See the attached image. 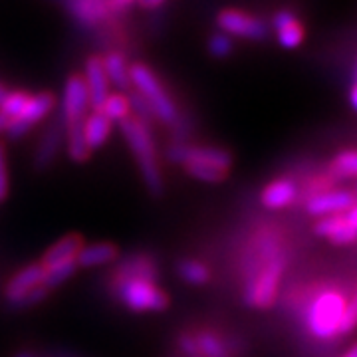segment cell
Wrapping results in <instances>:
<instances>
[{"label":"cell","instance_id":"cell-1","mask_svg":"<svg viewBox=\"0 0 357 357\" xmlns=\"http://www.w3.org/2000/svg\"><path fill=\"white\" fill-rule=\"evenodd\" d=\"M294 312H300L306 332L318 342H332L342 332L347 296L335 286H302L284 296Z\"/></svg>","mask_w":357,"mask_h":357},{"label":"cell","instance_id":"cell-2","mask_svg":"<svg viewBox=\"0 0 357 357\" xmlns=\"http://www.w3.org/2000/svg\"><path fill=\"white\" fill-rule=\"evenodd\" d=\"M119 129H121V135L128 141L147 191L155 197H159L165 189V183H163V175H161L153 129L147 128L145 123H141L139 119H135L131 115L128 119L119 121Z\"/></svg>","mask_w":357,"mask_h":357},{"label":"cell","instance_id":"cell-3","mask_svg":"<svg viewBox=\"0 0 357 357\" xmlns=\"http://www.w3.org/2000/svg\"><path fill=\"white\" fill-rule=\"evenodd\" d=\"M286 234L284 230L274 225H260L256 227L252 236L246 241L243 255L238 260V270L244 284L255 278L256 274L272 262L274 258L286 255Z\"/></svg>","mask_w":357,"mask_h":357},{"label":"cell","instance_id":"cell-4","mask_svg":"<svg viewBox=\"0 0 357 357\" xmlns=\"http://www.w3.org/2000/svg\"><path fill=\"white\" fill-rule=\"evenodd\" d=\"M129 82L135 88V91L141 93L151 105L157 121H161L167 128H173L177 123L178 115H181L177 103L173 102L165 86L161 84L159 77L155 76V72L149 66L141 64V62L129 66Z\"/></svg>","mask_w":357,"mask_h":357},{"label":"cell","instance_id":"cell-5","mask_svg":"<svg viewBox=\"0 0 357 357\" xmlns=\"http://www.w3.org/2000/svg\"><path fill=\"white\" fill-rule=\"evenodd\" d=\"M286 268H288V252L268 262L255 278H250L244 284V304L255 310H268L274 306L280 294V284L286 274Z\"/></svg>","mask_w":357,"mask_h":357},{"label":"cell","instance_id":"cell-6","mask_svg":"<svg viewBox=\"0 0 357 357\" xmlns=\"http://www.w3.org/2000/svg\"><path fill=\"white\" fill-rule=\"evenodd\" d=\"M114 298L135 314L143 312H165L171 300L165 290L157 286V282L128 280L109 286Z\"/></svg>","mask_w":357,"mask_h":357},{"label":"cell","instance_id":"cell-7","mask_svg":"<svg viewBox=\"0 0 357 357\" xmlns=\"http://www.w3.org/2000/svg\"><path fill=\"white\" fill-rule=\"evenodd\" d=\"M167 159L175 165H185V163H199V165L213 167L218 171L230 173L232 169V155L227 149L220 147H211V145H191L187 143H178L171 141L167 147Z\"/></svg>","mask_w":357,"mask_h":357},{"label":"cell","instance_id":"cell-8","mask_svg":"<svg viewBox=\"0 0 357 357\" xmlns=\"http://www.w3.org/2000/svg\"><path fill=\"white\" fill-rule=\"evenodd\" d=\"M217 26L220 32L229 34L230 38L255 40V42H264L270 38V24L262 20L260 16L236 8H227L217 14Z\"/></svg>","mask_w":357,"mask_h":357},{"label":"cell","instance_id":"cell-9","mask_svg":"<svg viewBox=\"0 0 357 357\" xmlns=\"http://www.w3.org/2000/svg\"><path fill=\"white\" fill-rule=\"evenodd\" d=\"M54 107H56V98L50 91H40V93L30 96L24 109L8 123V129H6L8 139H22L32 131L34 126H38L40 121H44L46 117L54 114Z\"/></svg>","mask_w":357,"mask_h":357},{"label":"cell","instance_id":"cell-10","mask_svg":"<svg viewBox=\"0 0 357 357\" xmlns=\"http://www.w3.org/2000/svg\"><path fill=\"white\" fill-rule=\"evenodd\" d=\"M66 143V126L64 119L60 117V114H56L50 119V123L46 126L42 137H40L36 151L32 155V167L36 173H44L48 171L56 159L60 157Z\"/></svg>","mask_w":357,"mask_h":357},{"label":"cell","instance_id":"cell-11","mask_svg":"<svg viewBox=\"0 0 357 357\" xmlns=\"http://www.w3.org/2000/svg\"><path fill=\"white\" fill-rule=\"evenodd\" d=\"M159 260L149 252H133V255L121 258L112 270L109 276V286L128 280H159Z\"/></svg>","mask_w":357,"mask_h":357},{"label":"cell","instance_id":"cell-12","mask_svg":"<svg viewBox=\"0 0 357 357\" xmlns=\"http://www.w3.org/2000/svg\"><path fill=\"white\" fill-rule=\"evenodd\" d=\"M60 117L64 119V126L79 123L86 119L89 114V98L84 77L79 74H72L66 79L64 93H62V107H60Z\"/></svg>","mask_w":357,"mask_h":357},{"label":"cell","instance_id":"cell-13","mask_svg":"<svg viewBox=\"0 0 357 357\" xmlns=\"http://www.w3.org/2000/svg\"><path fill=\"white\" fill-rule=\"evenodd\" d=\"M44 272H46V270H44V266H42L40 262H32V264H28V266L20 268L13 278L6 282V286H4V290H2L4 302L16 310V306L22 302V298H26L34 288L42 286V282H44Z\"/></svg>","mask_w":357,"mask_h":357},{"label":"cell","instance_id":"cell-14","mask_svg":"<svg viewBox=\"0 0 357 357\" xmlns=\"http://www.w3.org/2000/svg\"><path fill=\"white\" fill-rule=\"evenodd\" d=\"M52 2H58L68 16L77 26L84 28H98L112 16L107 0H52Z\"/></svg>","mask_w":357,"mask_h":357},{"label":"cell","instance_id":"cell-15","mask_svg":"<svg viewBox=\"0 0 357 357\" xmlns=\"http://www.w3.org/2000/svg\"><path fill=\"white\" fill-rule=\"evenodd\" d=\"M356 204V199L349 189H340L335 187L332 191L319 192L304 203L307 215L318 218L335 217V215H345L351 206Z\"/></svg>","mask_w":357,"mask_h":357},{"label":"cell","instance_id":"cell-16","mask_svg":"<svg viewBox=\"0 0 357 357\" xmlns=\"http://www.w3.org/2000/svg\"><path fill=\"white\" fill-rule=\"evenodd\" d=\"M195 344L199 347L203 357H238L241 351L236 349L238 342L230 335L225 333H217L215 330L208 328H201L191 332Z\"/></svg>","mask_w":357,"mask_h":357},{"label":"cell","instance_id":"cell-17","mask_svg":"<svg viewBox=\"0 0 357 357\" xmlns=\"http://www.w3.org/2000/svg\"><path fill=\"white\" fill-rule=\"evenodd\" d=\"M84 84L88 89L89 107L93 112H98L102 107V103L105 102V98L112 93L109 91V82L105 76V70L102 64V56H89L86 60V68H84Z\"/></svg>","mask_w":357,"mask_h":357},{"label":"cell","instance_id":"cell-18","mask_svg":"<svg viewBox=\"0 0 357 357\" xmlns=\"http://www.w3.org/2000/svg\"><path fill=\"white\" fill-rule=\"evenodd\" d=\"M260 203L268 211H280L298 203V183L290 177L270 181L260 191Z\"/></svg>","mask_w":357,"mask_h":357},{"label":"cell","instance_id":"cell-19","mask_svg":"<svg viewBox=\"0 0 357 357\" xmlns=\"http://www.w3.org/2000/svg\"><path fill=\"white\" fill-rule=\"evenodd\" d=\"M314 232L337 246H349L357 243V232L351 229V225L347 222L344 215L319 218L314 227Z\"/></svg>","mask_w":357,"mask_h":357},{"label":"cell","instance_id":"cell-20","mask_svg":"<svg viewBox=\"0 0 357 357\" xmlns=\"http://www.w3.org/2000/svg\"><path fill=\"white\" fill-rule=\"evenodd\" d=\"M82 246H84V236L82 234H66L64 238H60L58 243H54L42 255V260H40V264L44 268L54 266V264H62V262H72V260H76L77 252L82 250Z\"/></svg>","mask_w":357,"mask_h":357},{"label":"cell","instance_id":"cell-21","mask_svg":"<svg viewBox=\"0 0 357 357\" xmlns=\"http://www.w3.org/2000/svg\"><path fill=\"white\" fill-rule=\"evenodd\" d=\"M82 129H84V139L88 143L89 151L93 153L96 149L103 147L105 141L109 139L114 123L100 112H89L84 119V123H82Z\"/></svg>","mask_w":357,"mask_h":357},{"label":"cell","instance_id":"cell-22","mask_svg":"<svg viewBox=\"0 0 357 357\" xmlns=\"http://www.w3.org/2000/svg\"><path fill=\"white\" fill-rule=\"evenodd\" d=\"M119 258V248L112 243L84 244L76 256L77 268H98L115 262Z\"/></svg>","mask_w":357,"mask_h":357},{"label":"cell","instance_id":"cell-23","mask_svg":"<svg viewBox=\"0 0 357 357\" xmlns=\"http://www.w3.org/2000/svg\"><path fill=\"white\" fill-rule=\"evenodd\" d=\"M103 70L109 86H114L117 89H129L131 82H129V62L126 58V54L119 50H109L102 56Z\"/></svg>","mask_w":357,"mask_h":357},{"label":"cell","instance_id":"cell-24","mask_svg":"<svg viewBox=\"0 0 357 357\" xmlns=\"http://www.w3.org/2000/svg\"><path fill=\"white\" fill-rule=\"evenodd\" d=\"M335 187H337V181L333 175L328 173V169L319 171V173H312L298 185V201L306 203L312 197H316L319 192L332 191Z\"/></svg>","mask_w":357,"mask_h":357},{"label":"cell","instance_id":"cell-25","mask_svg":"<svg viewBox=\"0 0 357 357\" xmlns=\"http://www.w3.org/2000/svg\"><path fill=\"white\" fill-rule=\"evenodd\" d=\"M82 123H72V126H66V153L70 157V161L74 163H88L91 151H89L88 143L84 139V129Z\"/></svg>","mask_w":357,"mask_h":357},{"label":"cell","instance_id":"cell-26","mask_svg":"<svg viewBox=\"0 0 357 357\" xmlns=\"http://www.w3.org/2000/svg\"><path fill=\"white\" fill-rule=\"evenodd\" d=\"M177 274L178 278L191 286H206L213 280V272L201 260L195 258H183L177 262Z\"/></svg>","mask_w":357,"mask_h":357},{"label":"cell","instance_id":"cell-27","mask_svg":"<svg viewBox=\"0 0 357 357\" xmlns=\"http://www.w3.org/2000/svg\"><path fill=\"white\" fill-rule=\"evenodd\" d=\"M328 173L335 177V181L357 178V149H345L337 153L328 165Z\"/></svg>","mask_w":357,"mask_h":357},{"label":"cell","instance_id":"cell-28","mask_svg":"<svg viewBox=\"0 0 357 357\" xmlns=\"http://www.w3.org/2000/svg\"><path fill=\"white\" fill-rule=\"evenodd\" d=\"M100 114L105 115L112 123L114 121H123V119H128L129 115H131V107H129V98L126 93H121V91H115V93H109L107 98H105V102L102 103V107L98 109Z\"/></svg>","mask_w":357,"mask_h":357},{"label":"cell","instance_id":"cell-29","mask_svg":"<svg viewBox=\"0 0 357 357\" xmlns=\"http://www.w3.org/2000/svg\"><path fill=\"white\" fill-rule=\"evenodd\" d=\"M44 282L42 286H46L48 290H54V288H60L64 282H68L74 274L77 272V264L76 260L72 262H62V264H54V266L44 268Z\"/></svg>","mask_w":357,"mask_h":357},{"label":"cell","instance_id":"cell-30","mask_svg":"<svg viewBox=\"0 0 357 357\" xmlns=\"http://www.w3.org/2000/svg\"><path fill=\"white\" fill-rule=\"evenodd\" d=\"M274 32H276L278 44H280L282 48H286V50H296V48H300L304 38H306V28L300 22V18L290 22V24L282 26V28L274 30Z\"/></svg>","mask_w":357,"mask_h":357},{"label":"cell","instance_id":"cell-31","mask_svg":"<svg viewBox=\"0 0 357 357\" xmlns=\"http://www.w3.org/2000/svg\"><path fill=\"white\" fill-rule=\"evenodd\" d=\"M129 98V107H131V117H135V119H139L141 123H145L147 128L153 129V123L157 121V117H155L153 109H151V105L147 103V100L137 93V91H131V96Z\"/></svg>","mask_w":357,"mask_h":357},{"label":"cell","instance_id":"cell-32","mask_svg":"<svg viewBox=\"0 0 357 357\" xmlns=\"http://www.w3.org/2000/svg\"><path fill=\"white\" fill-rule=\"evenodd\" d=\"M30 96H32V93H28L24 89L8 91L6 98H4V102L0 103V114L6 115V117L13 121L14 117L24 109V105L28 103V100H30Z\"/></svg>","mask_w":357,"mask_h":357},{"label":"cell","instance_id":"cell-33","mask_svg":"<svg viewBox=\"0 0 357 357\" xmlns=\"http://www.w3.org/2000/svg\"><path fill=\"white\" fill-rule=\"evenodd\" d=\"M181 167L185 169V173L189 177L203 181V183H222L225 178L229 177V173H225V171H218V169H213V167L206 165H199V163H185V165Z\"/></svg>","mask_w":357,"mask_h":357},{"label":"cell","instance_id":"cell-34","mask_svg":"<svg viewBox=\"0 0 357 357\" xmlns=\"http://www.w3.org/2000/svg\"><path fill=\"white\" fill-rule=\"evenodd\" d=\"M206 50H208V54H211L213 58L222 60V58H229L230 54L234 52V42H232V38H230L229 34H225V32H215V34L208 38Z\"/></svg>","mask_w":357,"mask_h":357},{"label":"cell","instance_id":"cell-35","mask_svg":"<svg viewBox=\"0 0 357 357\" xmlns=\"http://www.w3.org/2000/svg\"><path fill=\"white\" fill-rule=\"evenodd\" d=\"M357 328V290L351 294V298H347V304H345V314L344 321H342V332L340 335H347Z\"/></svg>","mask_w":357,"mask_h":357},{"label":"cell","instance_id":"cell-36","mask_svg":"<svg viewBox=\"0 0 357 357\" xmlns=\"http://www.w3.org/2000/svg\"><path fill=\"white\" fill-rule=\"evenodd\" d=\"M48 296H50V290L46 286H38V288H34L32 292L28 294L26 298H22V302L16 306V310H28V307L40 306L42 302L48 300Z\"/></svg>","mask_w":357,"mask_h":357},{"label":"cell","instance_id":"cell-37","mask_svg":"<svg viewBox=\"0 0 357 357\" xmlns=\"http://www.w3.org/2000/svg\"><path fill=\"white\" fill-rule=\"evenodd\" d=\"M10 181H8V167H6V149L0 143V203L8 197Z\"/></svg>","mask_w":357,"mask_h":357},{"label":"cell","instance_id":"cell-38","mask_svg":"<svg viewBox=\"0 0 357 357\" xmlns=\"http://www.w3.org/2000/svg\"><path fill=\"white\" fill-rule=\"evenodd\" d=\"M135 2H137V0H107L112 14L126 13V10H128V8H131Z\"/></svg>","mask_w":357,"mask_h":357},{"label":"cell","instance_id":"cell-39","mask_svg":"<svg viewBox=\"0 0 357 357\" xmlns=\"http://www.w3.org/2000/svg\"><path fill=\"white\" fill-rule=\"evenodd\" d=\"M137 2H139L141 8H145V10H157V8H161L165 4L167 0H137Z\"/></svg>","mask_w":357,"mask_h":357},{"label":"cell","instance_id":"cell-40","mask_svg":"<svg viewBox=\"0 0 357 357\" xmlns=\"http://www.w3.org/2000/svg\"><path fill=\"white\" fill-rule=\"evenodd\" d=\"M344 217L347 218V222L351 225V229H354L357 232V203L354 204V206H351V208H349L347 213H345Z\"/></svg>","mask_w":357,"mask_h":357},{"label":"cell","instance_id":"cell-41","mask_svg":"<svg viewBox=\"0 0 357 357\" xmlns=\"http://www.w3.org/2000/svg\"><path fill=\"white\" fill-rule=\"evenodd\" d=\"M349 103H351V107L357 112V84H354L351 89H349Z\"/></svg>","mask_w":357,"mask_h":357},{"label":"cell","instance_id":"cell-42","mask_svg":"<svg viewBox=\"0 0 357 357\" xmlns=\"http://www.w3.org/2000/svg\"><path fill=\"white\" fill-rule=\"evenodd\" d=\"M8 123H10V119H8L6 115L0 114V135H2V133H6V129H8Z\"/></svg>","mask_w":357,"mask_h":357},{"label":"cell","instance_id":"cell-43","mask_svg":"<svg viewBox=\"0 0 357 357\" xmlns=\"http://www.w3.org/2000/svg\"><path fill=\"white\" fill-rule=\"evenodd\" d=\"M342 357H357V342L349 345V349H345V354Z\"/></svg>","mask_w":357,"mask_h":357},{"label":"cell","instance_id":"cell-44","mask_svg":"<svg viewBox=\"0 0 357 357\" xmlns=\"http://www.w3.org/2000/svg\"><path fill=\"white\" fill-rule=\"evenodd\" d=\"M13 357H36L32 351H28V349H22V351H18V354H14Z\"/></svg>","mask_w":357,"mask_h":357},{"label":"cell","instance_id":"cell-45","mask_svg":"<svg viewBox=\"0 0 357 357\" xmlns=\"http://www.w3.org/2000/svg\"><path fill=\"white\" fill-rule=\"evenodd\" d=\"M6 93H8V89L4 88L2 84H0V103L4 102V98H6Z\"/></svg>","mask_w":357,"mask_h":357},{"label":"cell","instance_id":"cell-46","mask_svg":"<svg viewBox=\"0 0 357 357\" xmlns=\"http://www.w3.org/2000/svg\"><path fill=\"white\" fill-rule=\"evenodd\" d=\"M351 195H354V199H356V203H357V178H356V185H354V189H351Z\"/></svg>","mask_w":357,"mask_h":357},{"label":"cell","instance_id":"cell-47","mask_svg":"<svg viewBox=\"0 0 357 357\" xmlns=\"http://www.w3.org/2000/svg\"><path fill=\"white\" fill-rule=\"evenodd\" d=\"M354 84H357V64L356 68H354Z\"/></svg>","mask_w":357,"mask_h":357},{"label":"cell","instance_id":"cell-48","mask_svg":"<svg viewBox=\"0 0 357 357\" xmlns=\"http://www.w3.org/2000/svg\"><path fill=\"white\" fill-rule=\"evenodd\" d=\"M178 357H181V356H178Z\"/></svg>","mask_w":357,"mask_h":357}]
</instances>
